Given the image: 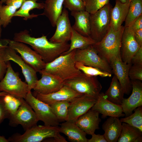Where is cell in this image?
<instances>
[{
    "mask_svg": "<svg viewBox=\"0 0 142 142\" xmlns=\"http://www.w3.org/2000/svg\"><path fill=\"white\" fill-rule=\"evenodd\" d=\"M13 40L31 46L41 56L46 63L52 61L67 51L70 46L68 43L51 42L48 40L47 36L44 35L38 38L32 37L26 29L15 33Z\"/></svg>",
    "mask_w": 142,
    "mask_h": 142,
    "instance_id": "6da1fadb",
    "label": "cell"
},
{
    "mask_svg": "<svg viewBox=\"0 0 142 142\" xmlns=\"http://www.w3.org/2000/svg\"><path fill=\"white\" fill-rule=\"evenodd\" d=\"M60 133L59 126L37 125L27 130L22 134L16 133L8 139L11 142H40L54 138L56 142H67Z\"/></svg>",
    "mask_w": 142,
    "mask_h": 142,
    "instance_id": "7a4b0ae2",
    "label": "cell"
},
{
    "mask_svg": "<svg viewBox=\"0 0 142 142\" xmlns=\"http://www.w3.org/2000/svg\"><path fill=\"white\" fill-rule=\"evenodd\" d=\"M76 50H74L67 54L60 55L52 61L46 63L44 69L58 76L64 82L78 77L82 72L75 66Z\"/></svg>",
    "mask_w": 142,
    "mask_h": 142,
    "instance_id": "3957f363",
    "label": "cell"
},
{
    "mask_svg": "<svg viewBox=\"0 0 142 142\" xmlns=\"http://www.w3.org/2000/svg\"><path fill=\"white\" fill-rule=\"evenodd\" d=\"M124 29V26L122 25L116 31L110 27L107 33L100 41L92 45L99 55L109 64L113 59L121 58V41Z\"/></svg>",
    "mask_w": 142,
    "mask_h": 142,
    "instance_id": "277c9868",
    "label": "cell"
},
{
    "mask_svg": "<svg viewBox=\"0 0 142 142\" xmlns=\"http://www.w3.org/2000/svg\"><path fill=\"white\" fill-rule=\"evenodd\" d=\"M112 8L109 3L95 13L90 14V37L96 42L100 41L110 29Z\"/></svg>",
    "mask_w": 142,
    "mask_h": 142,
    "instance_id": "5b68a950",
    "label": "cell"
},
{
    "mask_svg": "<svg viewBox=\"0 0 142 142\" xmlns=\"http://www.w3.org/2000/svg\"><path fill=\"white\" fill-rule=\"evenodd\" d=\"M3 78L0 81V92H4L15 97L25 99L28 92V86L22 81L18 72L13 70L9 61Z\"/></svg>",
    "mask_w": 142,
    "mask_h": 142,
    "instance_id": "8992f818",
    "label": "cell"
},
{
    "mask_svg": "<svg viewBox=\"0 0 142 142\" xmlns=\"http://www.w3.org/2000/svg\"><path fill=\"white\" fill-rule=\"evenodd\" d=\"M64 82V85L77 93L90 96L97 100L102 88L96 77L89 76L82 72L78 77Z\"/></svg>",
    "mask_w": 142,
    "mask_h": 142,
    "instance_id": "52a82bcc",
    "label": "cell"
},
{
    "mask_svg": "<svg viewBox=\"0 0 142 142\" xmlns=\"http://www.w3.org/2000/svg\"><path fill=\"white\" fill-rule=\"evenodd\" d=\"M75 59L76 62H80L85 65L96 68L111 74L113 73L109 63L99 55L92 45L83 49H76Z\"/></svg>",
    "mask_w": 142,
    "mask_h": 142,
    "instance_id": "ba28073f",
    "label": "cell"
},
{
    "mask_svg": "<svg viewBox=\"0 0 142 142\" xmlns=\"http://www.w3.org/2000/svg\"><path fill=\"white\" fill-rule=\"evenodd\" d=\"M34 111L39 121L44 125L58 126L59 122L50 106L35 97L31 91L28 92L24 99Z\"/></svg>",
    "mask_w": 142,
    "mask_h": 142,
    "instance_id": "9c48e42d",
    "label": "cell"
},
{
    "mask_svg": "<svg viewBox=\"0 0 142 142\" xmlns=\"http://www.w3.org/2000/svg\"><path fill=\"white\" fill-rule=\"evenodd\" d=\"M21 101L17 111L9 118V124L13 127L21 125L26 131L37 125L39 120L34 111L25 99L21 98Z\"/></svg>",
    "mask_w": 142,
    "mask_h": 142,
    "instance_id": "30bf717a",
    "label": "cell"
},
{
    "mask_svg": "<svg viewBox=\"0 0 142 142\" xmlns=\"http://www.w3.org/2000/svg\"><path fill=\"white\" fill-rule=\"evenodd\" d=\"M8 46L19 53L23 60L37 72L45 68L46 63L41 56L24 43L8 40Z\"/></svg>",
    "mask_w": 142,
    "mask_h": 142,
    "instance_id": "8fae6325",
    "label": "cell"
},
{
    "mask_svg": "<svg viewBox=\"0 0 142 142\" xmlns=\"http://www.w3.org/2000/svg\"><path fill=\"white\" fill-rule=\"evenodd\" d=\"M5 57L7 62L12 61L20 67L28 85V92L31 91L38 80L37 74V72L26 62L21 56L17 54L14 49L8 45L6 48Z\"/></svg>",
    "mask_w": 142,
    "mask_h": 142,
    "instance_id": "7c38bea8",
    "label": "cell"
},
{
    "mask_svg": "<svg viewBox=\"0 0 142 142\" xmlns=\"http://www.w3.org/2000/svg\"><path fill=\"white\" fill-rule=\"evenodd\" d=\"M39 72L41 78L38 80L33 89L35 92L43 94H49L58 90L64 85V81L58 76L44 69Z\"/></svg>",
    "mask_w": 142,
    "mask_h": 142,
    "instance_id": "4fadbf2b",
    "label": "cell"
},
{
    "mask_svg": "<svg viewBox=\"0 0 142 142\" xmlns=\"http://www.w3.org/2000/svg\"><path fill=\"white\" fill-rule=\"evenodd\" d=\"M96 100L94 98L82 95L70 102L67 121L75 123L80 116L91 109Z\"/></svg>",
    "mask_w": 142,
    "mask_h": 142,
    "instance_id": "5bb4252c",
    "label": "cell"
},
{
    "mask_svg": "<svg viewBox=\"0 0 142 142\" xmlns=\"http://www.w3.org/2000/svg\"><path fill=\"white\" fill-rule=\"evenodd\" d=\"M134 31L131 26L124 27L121 39V59L123 61L128 64H131L132 57L141 47L135 39Z\"/></svg>",
    "mask_w": 142,
    "mask_h": 142,
    "instance_id": "9a60e30c",
    "label": "cell"
},
{
    "mask_svg": "<svg viewBox=\"0 0 142 142\" xmlns=\"http://www.w3.org/2000/svg\"><path fill=\"white\" fill-rule=\"evenodd\" d=\"M56 29L55 33L49 39L54 43H68L70 41L72 28L69 18L68 12L64 8L56 22Z\"/></svg>",
    "mask_w": 142,
    "mask_h": 142,
    "instance_id": "2e32d148",
    "label": "cell"
},
{
    "mask_svg": "<svg viewBox=\"0 0 142 142\" xmlns=\"http://www.w3.org/2000/svg\"><path fill=\"white\" fill-rule=\"evenodd\" d=\"M109 64L124 94H129L132 89L131 81L129 76V70L131 64L123 62L121 58H119L113 60Z\"/></svg>",
    "mask_w": 142,
    "mask_h": 142,
    "instance_id": "e0dca14e",
    "label": "cell"
},
{
    "mask_svg": "<svg viewBox=\"0 0 142 142\" xmlns=\"http://www.w3.org/2000/svg\"><path fill=\"white\" fill-rule=\"evenodd\" d=\"M91 109L101 114L102 118H105L108 116L119 118L125 116L121 105L109 101L103 92L100 93L95 103Z\"/></svg>",
    "mask_w": 142,
    "mask_h": 142,
    "instance_id": "ac0fdd59",
    "label": "cell"
},
{
    "mask_svg": "<svg viewBox=\"0 0 142 142\" xmlns=\"http://www.w3.org/2000/svg\"><path fill=\"white\" fill-rule=\"evenodd\" d=\"M82 95L65 85L58 90L52 93L43 94L34 91L33 94L37 99L49 105L62 101L70 102Z\"/></svg>",
    "mask_w": 142,
    "mask_h": 142,
    "instance_id": "d6986e66",
    "label": "cell"
},
{
    "mask_svg": "<svg viewBox=\"0 0 142 142\" xmlns=\"http://www.w3.org/2000/svg\"><path fill=\"white\" fill-rule=\"evenodd\" d=\"M131 81V94L128 98H124L120 105L125 117L131 114L137 107L142 106V83L138 80Z\"/></svg>",
    "mask_w": 142,
    "mask_h": 142,
    "instance_id": "ffe728a7",
    "label": "cell"
},
{
    "mask_svg": "<svg viewBox=\"0 0 142 142\" xmlns=\"http://www.w3.org/2000/svg\"><path fill=\"white\" fill-rule=\"evenodd\" d=\"M99 113L91 109L80 116L75 123L87 134L92 135L96 130L99 129L101 120Z\"/></svg>",
    "mask_w": 142,
    "mask_h": 142,
    "instance_id": "44dd1931",
    "label": "cell"
},
{
    "mask_svg": "<svg viewBox=\"0 0 142 142\" xmlns=\"http://www.w3.org/2000/svg\"><path fill=\"white\" fill-rule=\"evenodd\" d=\"M130 2L129 1L123 3L119 0H116L115 6L112 8L110 12V27L113 30H118L125 21Z\"/></svg>",
    "mask_w": 142,
    "mask_h": 142,
    "instance_id": "7402d4cb",
    "label": "cell"
},
{
    "mask_svg": "<svg viewBox=\"0 0 142 142\" xmlns=\"http://www.w3.org/2000/svg\"><path fill=\"white\" fill-rule=\"evenodd\" d=\"M102 128L107 142H116L122 130V122L118 118L110 116L103 124Z\"/></svg>",
    "mask_w": 142,
    "mask_h": 142,
    "instance_id": "603a6c76",
    "label": "cell"
},
{
    "mask_svg": "<svg viewBox=\"0 0 142 142\" xmlns=\"http://www.w3.org/2000/svg\"><path fill=\"white\" fill-rule=\"evenodd\" d=\"M60 133L68 137L69 140L72 142H87V134L75 123L66 121L59 127Z\"/></svg>",
    "mask_w": 142,
    "mask_h": 142,
    "instance_id": "cb8c5ba5",
    "label": "cell"
},
{
    "mask_svg": "<svg viewBox=\"0 0 142 142\" xmlns=\"http://www.w3.org/2000/svg\"><path fill=\"white\" fill-rule=\"evenodd\" d=\"M90 13L85 10L71 12L70 14L75 19L72 28L79 34L85 37H90Z\"/></svg>",
    "mask_w": 142,
    "mask_h": 142,
    "instance_id": "d4e9b609",
    "label": "cell"
},
{
    "mask_svg": "<svg viewBox=\"0 0 142 142\" xmlns=\"http://www.w3.org/2000/svg\"><path fill=\"white\" fill-rule=\"evenodd\" d=\"M64 0H45L42 15L48 19L51 26H56L57 20L61 15Z\"/></svg>",
    "mask_w": 142,
    "mask_h": 142,
    "instance_id": "484cf974",
    "label": "cell"
},
{
    "mask_svg": "<svg viewBox=\"0 0 142 142\" xmlns=\"http://www.w3.org/2000/svg\"><path fill=\"white\" fill-rule=\"evenodd\" d=\"M37 0H24L20 8L14 14V17L18 16L23 17L24 19L27 20L34 18L37 17L40 14H30L29 12L34 9L39 10L43 9L44 3L43 2H37Z\"/></svg>",
    "mask_w": 142,
    "mask_h": 142,
    "instance_id": "4316f807",
    "label": "cell"
},
{
    "mask_svg": "<svg viewBox=\"0 0 142 142\" xmlns=\"http://www.w3.org/2000/svg\"><path fill=\"white\" fill-rule=\"evenodd\" d=\"M69 49L61 55L67 54L74 50L83 49L95 44L96 42L90 37L84 36L78 33L73 28Z\"/></svg>",
    "mask_w": 142,
    "mask_h": 142,
    "instance_id": "83f0119b",
    "label": "cell"
},
{
    "mask_svg": "<svg viewBox=\"0 0 142 142\" xmlns=\"http://www.w3.org/2000/svg\"><path fill=\"white\" fill-rule=\"evenodd\" d=\"M122 130L117 142L142 141V132L138 129L125 123L122 122Z\"/></svg>",
    "mask_w": 142,
    "mask_h": 142,
    "instance_id": "f1b7e54d",
    "label": "cell"
},
{
    "mask_svg": "<svg viewBox=\"0 0 142 142\" xmlns=\"http://www.w3.org/2000/svg\"><path fill=\"white\" fill-rule=\"evenodd\" d=\"M124 94L119 82L114 75L109 87L104 93L106 98L111 102L120 105Z\"/></svg>",
    "mask_w": 142,
    "mask_h": 142,
    "instance_id": "f546056e",
    "label": "cell"
},
{
    "mask_svg": "<svg viewBox=\"0 0 142 142\" xmlns=\"http://www.w3.org/2000/svg\"><path fill=\"white\" fill-rule=\"evenodd\" d=\"M125 20L124 27L131 26L142 14V0H131Z\"/></svg>",
    "mask_w": 142,
    "mask_h": 142,
    "instance_id": "4dcf8cb0",
    "label": "cell"
},
{
    "mask_svg": "<svg viewBox=\"0 0 142 142\" xmlns=\"http://www.w3.org/2000/svg\"><path fill=\"white\" fill-rule=\"evenodd\" d=\"M70 102L62 101L49 105L59 122L67 120Z\"/></svg>",
    "mask_w": 142,
    "mask_h": 142,
    "instance_id": "1f68e13d",
    "label": "cell"
},
{
    "mask_svg": "<svg viewBox=\"0 0 142 142\" xmlns=\"http://www.w3.org/2000/svg\"><path fill=\"white\" fill-rule=\"evenodd\" d=\"M134 110V113L120 120L122 123H127L142 132V106L137 107Z\"/></svg>",
    "mask_w": 142,
    "mask_h": 142,
    "instance_id": "d6a6232c",
    "label": "cell"
},
{
    "mask_svg": "<svg viewBox=\"0 0 142 142\" xmlns=\"http://www.w3.org/2000/svg\"><path fill=\"white\" fill-rule=\"evenodd\" d=\"M21 98L8 94L3 97L4 105L9 117L14 115L17 110L21 104Z\"/></svg>",
    "mask_w": 142,
    "mask_h": 142,
    "instance_id": "836d02e7",
    "label": "cell"
},
{
    "mask_svg": "<svg viewBox=\"0 0 142 142\" xmlns=\"http://www.w3.org/2000/svg\"><path fill=\"white\" fill-rule=\"evenodd\" d=\"M17 11V9L12 5H2L0 10V23L1 26L5 28L11 23Z\"/></svg>",
    "mask_w": 142,
    "mask_h": 142,
    "instance_id": "e575fe53",
    "label": "cell"
},
{
    "mask_svg": "<svg viewBox=\"0 0 142 142\" xmlns=\"http://www.w3.org/2000/svg\"><path fill=\"white\" fill-rule=\"evenodd\" d=\"M75 66L84 74L90 76L111 77V74L103 71L97 68L87 66L79 62H76Z\"/></svg>",
    "mask_w": 142,
    "mask_h": 142,
    "instance_id": "d590c367",
    "label": "cell"
},
{
    "mask_svg": "<svg viewBox=\"0 0 142 142\" xmlns=\"http://www.w3.org/2000/svg\"><path fill=\"white\" fill-rule=\"evenodd\" d=\"M109 2V0H86L85 10L90 14L94 13Z\"/></svg>",
    "mask_w": 142,
    "mask_h": 142,
    "instance_id": "8d00e7d4",
    "label": "cell"
},
{
    "mask_svg": "<svg viewBox=\"0 0 142 142\" xmlns=\"http://www.w3.org/2000/svg\"><path fill=\"white\" fill-rule=\"evenodd\" d=\"M63 5L71 12L85 10V4L82 0H64Z\"/></svg>",
    "mask_w": 142,
    "mask_h": 142,
    "instance_id": "74e56055",
    "label": "cell"
},
{
    "mask_svg": "<svg viewBox=\"0 0 142 142\" xmlns=\"http://www.w3.org/2000/svg\"><path fill=\"white\" fill-rule=\"evenodd\" d=\"M129 76L131 80H142V65H133L129 72Z\"/></svg>",
    "mask_w": 142,
    "mask_h": 142,
    "instance_id": "f35d334b",
    "label": "cell"
},
{
    "mask_svg": "<svg viewBox=\"0 0 142 142\" xmlns=\"http://www.w3.org/2000/svg\"><path fill=\"white\" fill-rule=\"evenodd\" d=\"M8 45L0 48V80L4 77L7 68V62L5 57V52Z\"/></svg>",
    "mask_w": 142,
    "mask_h": 142,
    "instance_id": "ab89813d",
    "label": "cell"
},
{
    "mask_svg": "<svg viewBox=\"0 0 142 142\" xmlns=\"http://www.w3.org/2000/svg\"><path fill=\"white\" fill-rule=\"evenodd\" d=\"M3 97H0V125L4 119H8L10 116L5 107L3 101Z\"/></svg>",
    "mask_w": 142,
    "mask_h": 142,
    "instance_id": "60d3db41",
    "label": "cell"
},
{
    "mask_svg": "<svg viewBox=\"0 0 142 142\" xmlns=\"http://www.w3.org/2000/svg\"><path fill=\"white\" fill-rule=\"evenodd\" d=\"M131 63L133 65H142V47L140 48L133 56Z\"/></svg>",
    "mask_w": 142,
    "mask_h": 142,
    "instance_id": "b9f144b4",
    "label": "cell"
},
{
    "mask_svg": "<svg viewBox=\"0 0 142 142\" xmlns=\"http://www.w3.org/2000/svg\"><path fill=\"white\" fill-rule=\"evenodd\" d=\"M91 138L88 139L87 142H107L103 135L93 133Z\"/></svg>",
    "mask_w": 142,
    "mask_h": 142,
    "instance_id": "7bdbcfd3",
    "label": "cell"
},
{
    "mask_svg": "<svg viewBox=\"0 0 142 142\" xmlns=\"http://www.w3.org/2000/svg\"><path fill=\"white\" fill-rule=\"evenodd\" d=\"M130 26L134 31L142 29V14L137 18Z\"/></svg>",
    "mask_w": 142,
    "mask_h": 142,
    "instance_id": "ee69618b",
    "label": "cell"
},
{
    "mask_svg": "<svg viewBox=\"0 0 142 142\" xmlns=\"http://www.w3.org/2000/svg\"><path fill=\"white\" fill-rule=\"evenodd\" d=\"M135 40L140 47H142V29L134 31Z\"/></svg>",
    "mask_w": 142,
    "mask_h": 142,
    "instance_id": "f6af8a7d",
    "label": "cell"
},
{
    "mask_svg": "<svg viewBox=\"0 0 142 142\" xmlns=\"http://www.w3.org/2000/svg\"><path fill=\"white\" fill-rule=\"evenodd\" d=\"M23 1L24 0H7L6 3L7 5L14 6L17 9L20 8Z\"/></svg>",
    "mask_w": 142,
    "mask_h": 142,
    "instance_id": "bcb514c9",
    "label": "cell"
},
{
    "mask_svg": "<svg viewBox=\"0 0 142 142\" xmlns=\"http://www.w3.org/2000/svg\"><path fill=\"white\" fill-rule=\"evenodd\" d=\"M8 139H6L4 136L0 135V142H9Z\"/></svg>",
    "mask_w": 142,
    "mask_h": 142,
    "instance_id": "7dc6e473",
    "label": "cell"
},
{
    "mask_svg": "<svg viewBox=\"0 0 142 142\" xmlns=\"http://www.w3.org/2000/svg\"><path fill=\"white\" fill-rule=\"evenodd\" d=\"M8 41L4 43H3L1 42H0V48L7 46V44H8Z\"/></svg>",
    "mask_w": 142,
    "mask_h": 142,
    "instance_id": "c3c4849f",
    "label": "cell"
},
{
    "mask_svg": "<svg viewBox=\"0 0 142 142\" xmlns=\"http://www.w3.org/2000/svg\"><path fill=\"white\" fill-rule=\"evenodd\" d=\"M8 93L4 92H0V97L4 96L7 94Z\"/></svg>",
    "mask_w": 142,
    "mask_h": 142,
    "instance_id": "681fc988",
    "label": "cell"
},
{
    "mask_svg": "<svg viewBox=\"0 0 142 142\" xmlns=\"http://www.w3.org/2000/svg\"><path fill=\"white\" fill-rule=\"evenodd\" d=\"M119 1H120L122 3H125L127 2H128V1H129V0H119Z\"/></svg>",
    "mask_w": 142,
    "mask_h": 142,
    "instance_id": "f907efd6",
    "label": "cell"
},
{
    "mask_svg": "<svg viewBox=\"0 0 142 142\" xmlns=\"http://www.w3.org/2000/svg\"><path fill=\"white\" fill-rule=\"evenodd\" d=\"M1 25L0 23V39L1 36V33H2V28H1Z\"/></svg>",
    "mask_w": 142,
    "mask_h": 142,
    "instance_id": "816d5d0a",
    "label": "cell"
},
{
    "mask_svg": "<svg viewBox=\"0 0 142 142\" xmlns=\"http://www.w3.org/2000/svg\"><path fill=\"white\" fill-rule=\"evenodd\" d=\"M7 0H1V1L2 3H6Z\"/></svg>",
    "mask_w": 142,
    "mask_h": 142,
    "instance_id": "f5cc1de1",
    "label": "cell"
},
{
    "mask_svg": "<svg viewBox=\"0 0 142 142\" xmlns=\"http://www.w3.org/2000/svg\"><path fill=\"white\" fill-rule=\"evenodd\" d=\"M2 3H2L1 1H0V10L1 9V8L2 6Z\"/></svg>",
    "mask_w": 142,
    "mask_h": 142,
    "instance_id": "db71d44e",
    "label": "cell"
},
{
    "mask_svg": "<svg viewBox=\"0 0 142 142\" xmlns=\"http://www.w3.org/2000/svg\"><path fill=\"white\" fill-rule=\"evenodd\" d=\"M131 0H129V1L130 2Z\"/></svg>",
    "mask_w": 142,
    "mask_h": 142,
    "instance_id": "11a10c76",
    "label": "cell"
}]
</instances>
